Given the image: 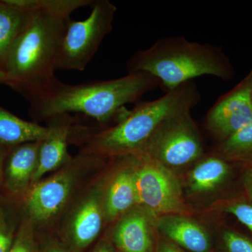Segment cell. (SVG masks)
Segmentation results:
<instances>
[{
  "label": "cell",
  "mask_w": 252,
  "mask_h": 252,
  "mask_svg": "<svg viewBox=\"0 0 252 252\" xmlns=\"http://www.w3.org/2000/svg\"><path fill=\"white\" fill-rule=\"evenodd\" d=\"M160 86L148 73H127L118 79L68 84L55 77L48 85L23 94L29 103L30 116L46 121L61 114L81 113L99 122L117 116L127 104L135 103Z\"/></svg>",
  "instance_id": "1"
},
{
  "label": "cell",
  "mask_w": 252,
  "mask_h": 252,
  "mask_svg": "<svg viewBox=\"0 0 252 252\" xmlns=\"http://www.w3.org/2000/svg\"><path fill=\"white\" fill-rule=\"evenodd\" d=\"M127 70L148 73L166 91L203 76L225 81L233 77V66L221 48L181 35L164 36L137 51L127 61Z\"/></svg>",
  "instance_id": "2"
},
{
  "label": "cell",
  "mask_w": 252,
  "mask_h": 252,
  "mask_svg": "<svg viewBox=\"0 0 252 252\" xmlns=\"http://www.w3.org/2000/svg\"><path fill=\"white\" fill-rule=\"evenodd\" d=\"M201 99L194 81L166 91L159 98L140 102L126 111L117 125L94 134L84 153L96 157H124L138 153L165 121L191 111Z\"/></svg>",
  "instance_id": "3"
},
{
  "label": "cell",
  "mask_w": 252,
  "mask_h": 252,
  "mask_svg": "<svg viewBox=\"0 0 252 252\" xmlns=\"http://www.w3.org/2000/svg\"><path fill=\"white\" fill-rule=\"evenodd\" d=\"M71 18L36 10L10 48L4 72L8 86L23 95L44 87L56 77V63Z\"/></svg>",
  "instance_id": "4"
},
{
  "label": "cell",
  "mask_w": 252,
  "mask_h": 252,
  "mask_svg": "<svg viewBox=\"0 0 252 252\" xmlns=\"http://www.w3.org/2000/svg\"><path fill=\"white\" fill-rule=\"evenodd\" d=\"M91 6V14L86 19L68 21L56 71L85 70L104 38L112 32L117 6L109 0H94Z\"/></svg>",
  "instance_id": "5"
},
{
  "label": "cell",
  "mask_w": 252,
  "mask_h": 252,
  "mask_svg": "<svg viewBox=\"0 0 252 252\" xmlns=\"http://www.w3.org/2000/svg\"><path fill=\"white\" fill-rule=\"evenodd\" d=\"M191 111L165 121L138 153L169 170L188 166L200 160L203 142Z\"/></svg>",
  "instance_id": "6"
},
{
  "label": "cell",
  "mask_w": 252,
  "mask_h": 252,
  "mask_svg": "<svg viewBox=\"0 0 252 252\" xmlns=\"http://www.w3.org/2000/svg\"><path fill=\"white\" fill-rule=\"evenodd\" d=\"M137 205L155 215L188 212L180 182L172 170L138 154H132Z\"/></svg>",
  "instance_id": "7"
},
{
  "label": "cell",
  "mask_w": 252,
  "mask_h": 252,
  "mask_svg": "<svg viewBox=\"0 0 252 252\" xmlns=\"http://www.w3.org/2000/svg\"><path fill=\"white\" fill-rule=\"evenodd\" d=\"M252 122L251 84L247 77L209 109L205 124L214 137L223 141Z\"/></svg>",
  "instance_id": "8"
},
{
  "label": "cell",
  "mask_w": 252,
  "mask_h": 252,
  "mask_svg": "<svg viewBox=\"0 0 252 252\" xmlns=\"http://www.w3.org/2000/svg\"><path fill=\"white\" fill-rule=\"evenodd\" d=\"M71 169H64L47 180L32 185L21 200L25 213L34 224L56 216L69 200L76 177Z\"/></svg>",
  "instance_id": "9"
},
{
  "label": "cell",
  "mask_w": 252,
  "mask_h": 252,
  "mask_svg": "<svg viewBox=\"0 0 252 252\" xmlns=\"http://www.w3.org/2000/svg\"><path fill=\"white\" fill-rule=\"evenodd\" d=\"M41 141L9 147L4 161L1 190L15 202L22 200L36 171Z\"/></svg>",
  "instance_id": "10"
},
{
  "label": "cell",
  "mask_w": 252,
  "mask_h": 252,
  "mask_svg": "<svg viewBox=\"0 0 252 252\" xmlns=\"http://www.w3.org/2000/svg\"><path fill=\"white\" fill-rule=\"evenodd\" d=\"M47 135L41 140L37 167L32 180L36 183L48 172L54 171L69 161L67 144L72 132V118L69 114H61L49 118Z\"/></svg>",
  "instance_id": "11"
},
{
  "label": "cell",
  "mask_w": 252,
  "mask_h": 252,
  "mask_svg": "<svg viewBox=\"0 0 252 252\" xmlns=\"http://www.w3.org/2000/svg\"><path fill=\"white\" fill-rule=\"evenodd\" d=\"M103 217V196L94 190L81 202L71 220L69 236L76 250H84L97 238Z\"/></svg>",
  "instance_id": "12"
},
{
  "label": "cell",
  "mask_w": 252,
  "mask_h": 252,
  "mask_svg": "<svg viewBox=\"0 0 252 252\" xmlns=\"http://www.w3.org/2000/svg\"><path fill=\"white\" fill-rule=\"evenodd\" d=\"M158 228L165 237L189 252H208L211 248L207 230L183 215L162 216L158 220Z\"/></svg>",
  "instance_id": "13"
},
{
  "label": "cell",
  "mask_w": 252,
  "mask_h": 252,
  "mask_svg": "<svg viewBox=\"0 0 252 252\" xmlns=\"http://www.w3.org/2000/svg\"><path fill=\"white\" fill-rule=\"evenodd\" d=\"M114 241L122 252H150L152 238L146 212L138 210L126 214L116 226Z\"/></svg>",
  "instance_id": "14"
},
{
  "label": "cell",
  "mask_w": 252,
  "mask_h": 252,
  "mask_svg": "<svg viewBox=\"0 0 252 252\" xmlns=\"http://www.w3.org/2000/svg\"><path fill=\"white\" fill-rule=\"evenodd\" d=\"M109 185L103 197L104 217L108 220L126 213L137 205L133 167L121 169Z\"/></svg>",
  "instance_id": "15"
},
{
  "label": "cell",
  "mask_w": 252,
  "mask_h": 252,
  "mask_svg": "<svg viewBox=\"0 0 252 252\" xmlns=\"http://www.w3.org/2000/svg\"><path fill=\"white\" fill-rule=\"evenodd\" d=\"M48 128L37 123L28 122L0 105V144L11 147L45 138Z\"/></svg>",
  "instance_id": "16"
},
{
  "label": "cell",
  "mask_w": 252,
  "mask_h": 252,
  "mask_svg": "<svg viewBox=\"0 0 252 252\" xmlns=\"http://www.w3.org/2000/svg\"><path fill=\"white\" fill-rule=\"evenodd\" d=\"M33 11H24L0 0V69L4 71L5 61L13 43L26 26Z\"/></svg>",
  "instance_id": "17"
},
{
  "label": "cell",
  "mask_w": 252,
  "mask_h": 252,
  "mask_svg": "<svg viewBox=\"0 0 252 252\" xmlns=\"http://www.w3.org/2000/svg\"><path fill=\"white\" fill-rule=\"evenodd\" d=\"M229 167L223 158L210 157L193 167L189 177V188L195 193L212 191L226 178Z\"/></svg>",
  "instance_id": "18"
},
{
  "label": "cell",
  "mask_w": 252,
  "mask_h": 252,
  "mask_svg": "<svg viewBox=\"0 0 252 252\" xmlns=\"http://www.w3.org/2000/svg\"><path fill=\"white\" fill-rule=\"evenodd\" d=\"M8 4L24 10L33 11L42 10L63 17L70 18L76 10L91 6L94 0H5Z\"/></svg>",
  "instance_id": "19"
},
{
  "label": "cell",
  "mask_w": 252,
  "mask_h": 252,
  "mask_svg": "<svg viewBox=\"0 0 252 252\" xmlns=\"http://www.w3.org/2000/svg\"><path fill=\"white\" fill-rule=\"evenodd\" d=\"M218 152L223 157L241 158L252 154V122L221 141Z\"/></svg>",
  "instance_id": "20"
},
{
  "label": "cell",
  "mask_w": 252,
  "mask_h": 252,
  "mask_svg": "<svg viewBox=\"0 0 252 252\" xmlns=\"http://www.w3.org/2000/svg\"><path fill=\"white\" fill-rule=\"evenodd\" d=\"M7 205L0 203V252H9L20 224L14 209Z\"/></svg>",
  "instance_id": "21"
},
{
  "label": "cell",
  "mask_w": 252,
  "mask_h": 252,
  "mask_svg": "<svg viewBox=\"0 0 252 252\" xmlns=\"http://www.w3.org/2000/svg\"><path fill=\"white\" fill-rule=\"evenodd\" d=\"M34 225L29 218L25 216L20 222L9 252H38Z\"/></svg>",
  "instance_id": "22"
},
{
  "label": "cell",
  "mask_w": 252,
  "mask_h": 252,
  "mask_svg": "<svg viewBox=\"0 0 252 252\" xmlns=\"http://www.w3.org/2000/svg\"><path fill=\"white\" fill-rule=\"evenodd\" d=\"M223 242L226 252H252V240L235 232H225Z\"/></svg>",
  "instance_id": "23"
},
{
  "label": "cell",
  "mask_w": 252,
  "mask_h": 252,
  "mask_svg": "<svg viewBox=\"0 0 252 252\" xmlns=\"http://www.w3.org/2000/svg\"><path fill=\"white\" fill-rule=\"evenodd\" d=\"M225 212L233 215L252 233V205L246 203L235 204L227 207Z\"/></svg>",
  "instance_id": "24"
},
{
  "label": "cell",
  "mask_w": 252,
  "mask_h": 252,
  "mask_svg": "<svg viewBox=\"0 0 252 252\" xmlns=\"http://www.w3.org/2000/svg\"><path fill=\"white\" fill-rule=\"evenodd\" d=\"M9 149V147H5V146L0 144V191L2 187L5 158H6Z\"/></svg>",
  "instance_id": "25"
},
{
  "label": "cell",
  "mask_w": 252,
  "mask_h": 252,
  "mask_svg": "<svg viewBox=\"0 0 252 252\" xmlns=\"http://www.w3.org/2000/svg\"><path fill=\"white\" fill-rule=\"evenodd\" d=\"M157 252H183L171 243L161 241L158 244Z\"/></svg>",
  "instance_id": "26"
},
{
  "label": "cell",
  "mask_w": 252,
  "mask_h": 252,
  "mask_svg": "<svg viewBox=\"0 0 252 252\" xmlns=\"http://www.w3.org/2000/svg\"><path fill=\"white\" fill-rule=\"evenodd\" d=\"M245 185L249 192L252 195V169L248 172L246 178H245Z\"/></svg>",
  "instance_id": "27"
},
{
  "label": "cell",
  "mask_w": 252,
  "mask_h": 252,
  "mask_svg": "<svg viewBox=\"0 0 252 252\" xmlns=\"http://www.w3.org/2000/svg\"><path fill=\"white\" fill-rule=\"evenodd\" d=\"M92 252H114V251H113L112 248L109 247L108 245H106V244H103V245H99V246Z\"/></svg>",
  "instance_id": "28"
},
{
  "label": "cell",
  "mask_w": 252,
  "mask_h": 252,
  "mask_svg": "<svg viewBox=\"0 0 252 252\" xmlns=\"http://www.w3.org/2000/svg\"><path fill=\"white\" fill-rule=\"evenodd\" d=\"M44 252H67L65 250L61 248V247L58 246V245H52V246L49 247Z\"/></svg>",
  "instance_id": "29"
},
{
  "label": "cell",
  "mask_w": 252,
  "mask_h": 252,
  "mask_svg": "<svg viewBox=\"0 0 252 252\" xmlns=\"http://www.w3.org/2000/svg\"><path fill=\"white\" fill-rule=\"evenodd\" d=\"M9 83V80L7 75L5 74L4 71L0 69V84H4V85L8 86Z\"/></svg>",
  "instance_id": "30"
},
{
  "label": "cell",
  "mask_w": 252,
  "mask_h": 252,
  "mask_svg": "<svg viewBox=\"0 0 252 252\" xmlns=\"http://www.w3.org/2000/svg\"><path fill=\"white\" fill-rule=\"evenodd\" d=\"M249 79H250V84H251V89H252V71L250 73V74L248 76Z\"/></svg>",
  "instance_id": "31"
}]
</instances>
